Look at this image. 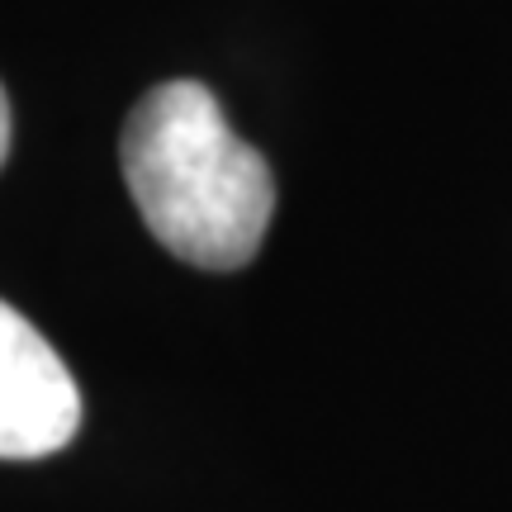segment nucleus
<instances>
[{
    "label": "nucleus",
    "instance_id": "1",
    "mask_svg": "<svg viewBox=\"0 0 512 512\" xmlns=\"http://www.w3.org/2000/svg\"><path fill=\"white\" fill-rule=\"evenodd\" d=\"M124 181L147 233L200 271H242L271 228L275 181L200 81H166L124 124Z\"/></svg>",
    "mask_w": 512,
    "mask_h": 512
},
{
    "label": "nucleus",
    "instance_id": "2",
    "mask_svg": "<svg viewBox=\"0 0 512 512\" xmlns=\"http://www.w3.org/2000/svg\"><path fill=\"white\" fill-rule=\"evenodd\" d=\"M81 427V394L43 332L0 304V460L62 451Z\"/></svg>",
    "mask_w": 512,
    "mask_h": 512
},
{
    "label": "nucleus",
    "instance_id": "3",
    "mask_svg": "<svg viewBox=\"0 0 512 512\" xmlns=\"http://www.w3.org/2000/svg\"><path fill=\"white\" fill-rule=\"evenodd\" d=\"M10 157V100H5V86H0V166Z\"/></svg>",
    "mask_w": 512,
    "mask_h": 512
}]
</instances>
